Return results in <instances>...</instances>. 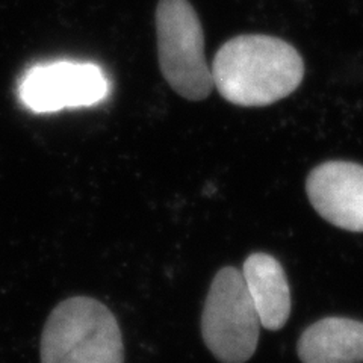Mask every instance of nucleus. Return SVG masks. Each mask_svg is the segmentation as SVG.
<instances>
[{"instance_id": "nucleus-8", "label": "nucleus", "mask_w": 363, "mask_h": 363, "mask_svg": "<svg viewBox=\"0 0 363 363\" xmlns=\"http://www.w3.org/2000/svg\"><path fill=\"white\" fill-rule=\"evenodd\" d=\"M303 363H363V323L325 318L311 325L298 340Z\"/></svg>"}, {"instance_id": "nucleus-3", "label": "nucleus", "mask_w": 363, "mask_h": 363, "mask_svg": "<svg viewBox=\"0 0 363 363\" xmlns=\"http://www.w3.org/2000/svg\"><path fill=\"white\" fill-rule=\"evenodd\" d=\"M156 35L159 67L167 84L186 100L209 97L213 79L204 55V33L188 0H159Z\"/></svg>"}, {"instance_id": "nucleus-2", "label": "nucleus", "mask_w": 363, "mask_h": 363, "mask_svg": "<svg viewBox=\"0 0 363 363\" xmlns=\"http://www.w3.org/2000/svg\"><path fill=\"white\" fill-rule=\"evenodd\" d=\"M123 336L117 318L89 297L61 301L41 336V363H123Z\"/></svg>"}, {"instance_id": "nucleus-4", "label": "nucleus", "mask_w": 363, "mask_h": 363, "mask_svg": "<svg viewBox=\"0 0 363 363\" xmlns=\"http://www.w3.org/2000/svg\"><path fill=\"white\" fill-rule=\"evenodd\" d=\"M260 327L242 272L235 267L220 269L201 315V335L211 353L223 363L247 362L256 351Z\"/></svg>"}, {"instance_id": "nucleus-6", "label": "nucleus", "mask_w": 363, "mask_h": 363, "mask_svg": "<svg viewBox=\"0 0 363 363\" xmlns=\"http://www.w3.org/2000/svg\"><path fill=\"white\" fill-rule=\"evenodd\" d=\"M306 192L313 209L330 224L350 232H363V167L328 161L313 168Z\"/></svg>"}, {"instance_id": "nucleus-1", "label": "nucleus", "mask_w": 363, "mask_h": 363, "mask_svg": "<svg viewBox=\"0 0 363 363\" xmlns=\"http://www.w3.org/2000/svg\"><path fill=\"white\" fill-rule=\"evenodd\" d=\"M211 70L213 88L230 104L247 108L288 97L304 77L300 53L269 35H240L224 43Z\"/></svg>"}, {"instance_id": "nucleus-7", "label": "nucleus", "mask_w": 363, "mask_h": 363, "mask_svg": "<svg viewBox=\"0 0 363 363\" xmlns=\"http://www.w3.org/2000/svg\"><path fill=\"white\" fill-rule=\"evenodd\" d=\"M241 272L260 324L280 330L291 315V289L279 260L265 253L250 255Z\"/></svg>"}, {"instance_id": "nucleus-5", "label": "nucleus", "mask_w": 363, "mask_h": 363, "mask_svg": "<svg viewBox=\"0 0 363 363\" xmlns=\"http://www.w3.org/2000/svg\"><path fill=\"white\" fill-rule=\"evenodd\" d=\"M111 82L93 62L53 61L30 67L18 82L23 106L35 113L89 108L106 100Z\"/></svg>"}]
</instances>
